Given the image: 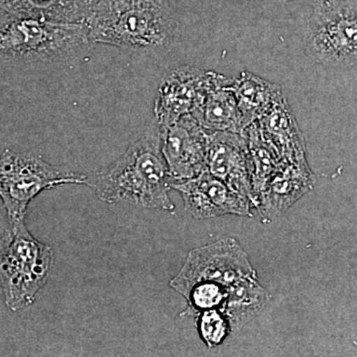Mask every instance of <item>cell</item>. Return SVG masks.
I'll return each instance as SVG.
<instances>
[{"instance_id":"obj_17","label":"cell","mask_w":357,"mask_h":357,"mask_svg":"<svg viewBox=\"0 0 357 357\" xmlns=\"http://www.w3.org/2000/svg\"><path fill=\"white\" fill-rule=\"evenodd\" d=\"M244 134L248 141L253 206L255 208L268 181L278 170L284 160L277 150L263 137L255 121L244 130Z\"/></svg>"},{"instance_id":"obj_18","label":"cell","mask_w":357,"mask_h":357,"mask_svg":"<svg viewBox=\"0 0 357 357\" xmlns=\"http://www.w3.org/2000/svg\"><path fill=\"white\" fill-rule=\"evenodd\" d=\"M0 9L66 22L84 23L88 16L84 0H0Z\"/></svg>"},{"instance_id":"obj_20","label":"cell","mask_w":357,"mask_h":357,"mask_svg":"<svg viewBox=\"0 0 357 357\" xmlns=\"http://www.w3.org/2000/svg\"><path fill=\"white\" fill-rule=\"evenodd\" d=\"M274 1L295 2V3L307 4V6H311L312 8H314V7L321 6V4L325 3L328 0H274Z\"/></svg>"},{"instance_id":"obj_12","label":"cell","mask_w":357,"mask_h":357,"mask_svg":"<svg viewBox=\"0 0 357 357\" xmlns=\"http://www.w3.org/2000/svg\"><path fill=\"white\" fill-rule=\"evenodd\" d=\"M316 178L307 159L283 161L278 170L268 181L255 210L263 222H272L280 218L307 192L312 191Z\"/></svg>"},{"instance_id":"obj_13","label":"cell","mask_w":357,"mask_h":357,"mask_svg":"<svg viewBox=\"0 0 357 357\" xmlns=\"http://www.w3.org/2000/svg\"><path fill=\"white\" fill-rule=\"evenodd\" d=\"M232 79L211 70L206 95L199 109L192 114L206 130L244 132L236 95L231 89Z\"/></svg>"},{"instance_id":"obj_1","label":"cell","mask_w":357,"mask_h":357,"mask_svg":"<svg viewBox=\"0 0 357 357\" xmlns=\"http://www.w3.org/2000/svg\"><path fill=\"white\" fill-rule=\"evenodd\" d=\"M86 185L105 203L126 202L140 208L175 210L169 196L170 176L158 126L131 143L114 163L86 175Z\"/></svg>"},{"instance_id":"obj_5","label":"cell","mask_w":357,"mask_h":357,"mask_svg":"<svg viewBox=\"0 0 357 357\" xmlns=\"http://www.w3.org/2000/svg\"><path fill=\"white\" fill-rule=\"evenodd\" d=\"M86 176L70 172L33 152L6 149L0 154V199L8 223L25 220L28 206L46 190L63 185H86Z\"/></svg>"},{"instance_id":"obj_9","label":"cell","mask_w":357,"mask_h":357,"mask_svg":"<svg viewBox=\"0 0 357 357\" xmlns=\"http://www.w3.org/2000/svg\"><path fill=\"white\" fill-rule=\"evenodd\" d=\"M170 187L180 192L185 210L198 220L227 215L252 217L250 199L237 194L208 170L188 180L171 181Z\"/></svg>"},{"instance_id":"obj_11","label":"cell","mask_w":357,"mask_h":357,"mask_svg":"<svg viewBox=\"0 0 357 357\" xmlns=\"http://www.w3.org/2000/svg\"><path fill=\"white\" fill-rule=\"evenodd\" d=\"M206 170L253 204L248 141L244 132L211 131Z\"/></svg>"},{"instance_id":"obj_14","label":"cell","mask_w":357,"mask_h":357,"mask_svg":"<svg viewBox=\"0 0 357 357\" xmlns=\"http://www.w3.org/2000/svg\"><path fill=\"white\" fill-rule=\"evenodd\" d=\"M265 138L284 161L306 158V145L287 100L283 98L255 121Z\"/></svg>"},{"instance_id":"obj_7","label":"cell","mask_w":357,"mask_h":357,"mask_svg":"<svg viewBox=\"0 0 357 357\" xmlns=\"http://www.w3.org/2000/svg\"><path fill=\"white\" fill-rule=\"evenodd\" d=\"M255 274L243 246L236 239L227 237L192 249L169 286L184 297L197 284L215 283L229 288L239 278Z\"/></svg>"},{"instance_id":"obj_6","label":"cell","mask_w":357,"mask_h":357,"mask_svg":"<svg viewBox=\"0 0 357 357\" xmlns=\"http://www.w3.org/2000/svg\"><path fill=\"white\" fill-rule=\"evenodd\" d=\"M307 55L319 64H357V6L328 0L312 8L305 32Z\"/></svg>"},{"instance_id":"obj_3","label":"cell","mask_w":357,"mask_h":357,"mask_svg":"<svg viewBox=\"0 0 357 357\" xmlns=\"http://www.w3.org/2000/svg\"><path fill=\"white\" fill-rule=\"evenodd\" d=\"M93 45L84 22L6 11L0 15V63L68 62Z\"/></svg>"},{"instance_id":"obj_10","label":"cell","mask_w":357,"mask_h":357,"mask_svg":"<svg viewBox=\"0 0 357 357\" xmlns=\"http://www.w3.org/2000/svg\"><path fill=\"white\" fill-rule=\"evenodd\" d=\"M211 70L182 66L161 79L154 102L157 126L165 128L194 114L203 102L211 84Z\"/></svg>"},{"instance_id":"obj_4","label":"cell","mask_w":357,"mask_h":357,"mask_svg":"<svg viewBox=\"0 0 357 357\" xmlns=\"http://www.w3.org/2000/svg\"><path fill=\"white\" fill-rule=\"evenodd\" d=\"M53 265V249L32 236L25 220L8 223L0 236V287L6 306L11 312L31 306Z\"/></svg>"},{"instance_id":"obj_19","label":"cell","mask_w":357,"mask_h":357,"mask_svg":"<svg viewBox=\"0 0 357 357\" xmlns=\"http://www.w3.org/2000/svg\"><path fill=\"white\" fill-rule=\"evenodd\" d=\"M195 318L199 337L208 349L222 344L231 333L229 321L222 309L206 310Z\"/></svg>"},{"instance_id":"obj_16","label":"cell","mask_w":357,"mask_h":357,"mask_svg":"<svg viewBox=\"0 0 357 357\" xmlns=\"http://www.w3.org/2000/svg\"><path fill=\"white\" fill-rule=\"evenodd\" d=\"M271 294L260 285L257 274L239 278L227 288L222 307L231 333L239 332L266 307Z\"/></svg>"},{"instance_id":"obj_2","label":"cell","mask_w":357,"mask_h":357,"mask_svg":"<svg viewBox=\"0 0 357 357\" xmlns=\"http://www.w3.org/2000/svg\"><path fill=\"white\" fill-rule=\"evenodd\" d=\"M84 24L93 44L132 54L170 50L180 36L163 0H98Z\"/></svg>"},{"instance_id":"obj_8","label":"cell","mask_w":357,"mask_h":357,"mask_svg":"<svg viewBox=\"0 0 357 357\" xmlns=\"http://www.w3.org/2000/svg\"><path fill=\"white\" fill-rule=\"evenodd\" d=\"M159 131L170 182L195 178L206 170L211 131L204 128L192 114L159 128Z\"/></svg>"},{"instance_id":"obj_21","label":"cell","mask_w":357,"mask_h":357,"mask_svg":"<svg viewBox=\"0 0 357 357\" xmlns=\"http://www.w3.org/2000/svg\"><path fill=\"white\" fill-rule=\"evenodd\" d=\"M86 1H88L89 9H91H91H93V6L96 4V0H86Z\"/></svg>"},{"instance_id":"obj_15","label":"cell","mask_w":357,"mask_h":357,"mask_svg":"<svg viewBox=\"0 0 357 357\" xmlns=\"http://www.w3.org/2000/svg\"><path fill=\"white\" fill-rule=\"evenodd\" d=\"M231 89L236 95L244 130L286 98L280 86L249 72H243L232 79Z\"/></svg>"}]
</instances>
